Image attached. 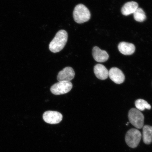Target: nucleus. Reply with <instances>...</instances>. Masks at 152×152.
Returning <instances> with one entry per match:
<instances>
[{
  "instance_id": "nucleus-2",
  "label": "nucleus",
  "mask_w": 152,
  "mask_h": 152,
  "mask_svg": "<svg viewBox=\"0 0 152 152\" xmlns=\"http://www.w3.org/2000/svg\"><path fill=\"white\" fill-rule=\"evenodd\" d=\"M75 21L81 24L88 21L91 18V13L88 9L83 4H78L75 7L73 12Z\"/></svg>"
},
{
  "instance_id": "nucleus-11",
  "label": "nucleus",
  "mask_w": 152,
  "mask_h": 152,
  "mask_svg": "<svg viewBox=\"0 0 152 152\" xmlns=\"http://www.w3.org/2000/svg\"><path fill=\"white\" fill-rule=\"evenodd\" d=\"M118 48L119 52L125 56L132 55L135 50V47L134 44L124 42L119 44Z\"/></svg>"
},
{
  "instance_id": "nucleus-4",
  "label": "nucleus",
  "mask_w": 152,
  "mask_h": 152,
  "mask_svg": "<svg viewBox=\"0 0 152 152\" xmlns=\"http://www.w3.org/2000/svg\"><path fill=\"white\" fill-rule=\"evenodd\" d=\"M128 118L130 122L138 129L142 128L144 126V115L139 110L135 108H132L129 111Z\"/></svg>"
},
{
  "instance_id": "nucleus-1",
  "label": "nucleus",
  "mask_w": 152,
  "mask_h": 152,
  "mask_svg": "<svg viewBox=\"0 0 152 152\" xmlns=\"http://www.w3.org/2000/svg\"><path fill=\"white\" fill-rule=\"evenodd\" d=\"M67 40V32L64 30H59L49 44V49L53 53L60 52L65 46Z\"/></svg>"
},
{
  "instance_id": "nucleus-13",
  "label": "nucleus",
  "mask_w": 152,
  "mask_h": 152,
  "mask_svg": "<svg viewBox=\"0 0 152 152\" xmlns=\"http://www.w3.org/2000/svg\"><path fill=\"white\" fill-rule=\"evenodd\" d=\"M142 140L144 144L150 145L152 142V126L145 125L142 127Z\"/></svg>"
},
{
  "instance_id": "nucleus-8",
  "label": "nucleus",
  "mask_w": 152,
  "mask_h": 152,
  "mask_svg": "<svg viewBox=\"0 0 152 152\" xmlns=\"http://www.w3.org/2000/svg\"><path fill=\"white\" fill-rule=\"evenodd\" d=\"M110 79L118 84H121L125 80V77L122 71L117 67L112 68L109 71Z\"/></svg>"
},
{
  "instance_id": "nucleus-5",
  "label": "nucleus",
  "mask_w": 152,
  "mask_h": 152,
  "mask_svg": "<svg viewBox=\"0 0 152 152\" xmlns=\"http://www.w3.org/2000/svg\"><path fill=\"white\" fill-rule=\"evenodd\" d=\"M72 87L73 85L71 81L59 82L51 87L50 91L52 94L54 95L64 94L71 91Z\"/></svg>"
},
{
  "instance_id": "nucleus-10",
  "label": "nucleus",
  "mask_w": 152,
  "mask_h": 152,
  "mask_svg": "<svg viewBox=\"0 0 152 152\" xmlns=\"http://www.w3.org/2000/svg\"><path fill=\"white\" fill-rule=\"evenodd\" d=\"M94 72L96 77L102 80L107 79L109 76V71L105 66L102 64H98L95 65L94 68Z\"/></svg>"
},
{
  "instance_id": "nucleus-3",
  "label": "nucleus",
  "mask_w": 152,
  "mask_h": 152,
  "mask_svg": "<svg viewBox=\"0 0 152 152\" xmlns=\"http://www.w3.org/2000/svg\"><path fill=\"white\" fill-rule=\"evenodd\" d=\"M142 135L137 129L132 128L127 132L125 136V141L129 147H137L141 140Z\"/></svg>"
},
{
  "instance_id": "nucleus-6",
  "label": "nucleus",
  "mask_w": 152,
  "mask_h": 152,
  "mask_svg": "<svg viewBox=\"0 0 152 152\" xmlns=\"http://www.w3.org/2000/svg\"><path fill=\"white\" fill-rule=\"evenodd\" d=\"M43 118L45 122L49 124H55L61 121L63 116L59 112L48 111L44 113Z\"/></svg>"
},
{
  "instance_id": "nucleus-7",
  "label": "nucleus",
  "mask_w": 152,
  "mask_h": 152,
  "mask_svg": "<svg viewBox=\"0 0 152 152\" xmlns=\"http://www.w3.org/2000/svg\"><path fill=\"white\" fill-rule=\"evenodd\" d=\"M75 73L71 67H66L59 72L57 79L58 82H70L75 77Z\"/></svg>"
},
{
  "instance_id": "nucleus-9",
  "label": "nucleus",
  "mask_w": 152,
  "mask_h": 152,
  "mask_svg": "<svg viewBox=\"0 0 152 152\" xmlns=\"http://www.w3.org/2000/svg\"><path fill=\"white\" fill-rule=\"evenodd\" d=\"M92 55L95 60L99 62H106L109 58V55L106 51L102 50L96 46L93 49Z\"/></svg>"
},
{
  "instance_id": "nucleus-12",
  "label": "nucleus",
  "mask_w": 152,
  "mask_h": 152,
  "mask_svg": "<svg viewBox=\"0 0 152 152\" xmlns=\"http://www.w3.org/2000/svg\"><path fill=\"white\" fill-rule=\"evenodd\" d=\"M138 8L137 3L135 1H130L125 3L121 10V13L124 16L134 14L135 11Z\"/></svg>"
},
{
  "instance_id": "nucleus-15",
  "label": "nucleus",
  "mask_w": 152,
  "mask_h": 152,
  "mask_svg": "<svg viewBox=\"0 0 152 152\" xmlns=\"http://www.w3.org/2000/svg\"><path fill=\"white\" fill-rule=\"evenodd\" d=\"M134 20L138 22H143L146 19L145 12L142 8H138L134 12Z\"/></svg>"
},
{
  "instance_id": "nucleus-14",
  "label": "nucleus",
  "mask_w": 152,
  "mask_h": 152,
  "mask_svg": "<svg viewBox=\"0 0 152 152\" xmlns=\"http://www.w3.org/2000/svg\"><path fill=\"white\" fill-rule=\"evenodd\" d=\"M135 104L137 109L140 111H142L145 109L150 110L151 106L145 100L142 99H139L136 101Z\"/></svg>"
}]
</instances>
